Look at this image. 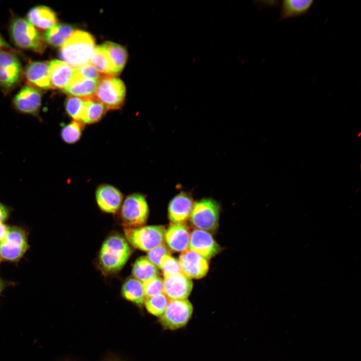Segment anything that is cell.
<instances>
[{"label":"cell","mask_w":361,"mask_h":361,"mask_svg":"<svg viewBox=\"0 0 361 361\" xmlns=\"http://www.w3.org/2000/svg\"><path fill=\"white\" fill-rule=\"evenodd\" d=\"M95 49L94 38L80 30L74 31L62 46L60 57L75 69L89 63Z\"/></svg>","instance_id":"obj_1"},{"label":"cell","mask_w":361,"mask_h":361,"mask_svg":"<svg viewBox=\"0 0 361 361\" xmlns=\"http://www.w3.org/2000/svg\"><path fill=\"white\" fill-rule=\"evenodd\" d=\"M131 253L125 238L117 234L111 235L101 246L99 256L100 265L105 272H117L124 266Z\"/></svg>","instance_id":"obj_2"},{"label":"cell","mask_w":361,"mask_h":361,"mask_svg":"<svg viewBox=\"0 0 361 361\" xmlns=\"http://www.w3.org/2000/svg\"><path fill=\"white\" fill-rule=\"evenodd\" d=\"M10 32L13 42L17 47L39 54L44 52L46 42L36 28L26 20L21 18L14 19Z\"/></svg>","instance_id":"obj_3"},{"label":"cell","mask_w":361,"mask_h":361,"mask_svg":"<svg viewBox=\"0 0 361 361\" xmlns=\"http://www.w3.org/2000/svg\"><path fill=\"white\" fill-rule=\"evenodd\" d=\"M165 227L161 225L125 228V239L135 248L148 252L164 244Z\"/></svg>","instance_id":"obj_4"},{"label":"cell","mask_w":361,"mask_h":361,"mask_svg":"<svg viewBox=\"0 0 361 361\" xmlns=\"http://www.w3.org/2000/svg\"><path fill=\"white\" fill-rule=\"evenodd\" d=\"M149 215V208L145 197L140 193L127 196L121 206L120 218L125 228L143 226Z\"/></svg>","instance_id":"obj_5"},{"label":"cell","mask_w":361,"mask_h":361,"mask_svg":"<svg viewBox=\"0 0 361 361\" xmlns=\"http://www.w3.org/2000/svg\"><path fill=\"white\" fill-rule=\"evenodd\" d=\"M221 207L211 198H204L194 203L190 220L197 229L210 232L218 227Z\"/></svg>","instance_id":"obj_6"},{"label":"cell","mask_w":361,"mask_h":361,"mask_svg":"<svg viewBox=\"0 0 361 361\" xmlns=\"http://www.w3.org/2000/svg\"><path fill=\"white\" fill-rule=\"evenodd\" d=\"M125 95L124 83L114 76L103 75L98 80L93 96L107 109L116 110L123 104Z\"/></svg>","instance_id":"obj_7"},{"label":"cell","mask_w":361,"mask_h":361,"mask_svg":"<svg viewBox=\"0 0 361 361\" xmlns=\"http://www.w3.org/2000/svg\"><path fill=\"white\" fill-rule=\"evenodd\" d=\"M193 313V306L188 299L169 300L159 320L164 328L175 330L185 326Z\"/></svg>","instance_id":"obj_8"},{"label":"cell","mask_w":361,"mask_h":361,"mask_svg":"<svg viewBox=\"0 0 361 361\" xmlns=\"http://www.w3.org/2000/svg\"><path fill=\"white\" fill-rule=\"evenodd\" d=\"M28 248V239L24 230L18 227H10L0 242V256L7 261L19 260Z\"/></svg>","instance_id":"obj_9"},{"label":"cell","mask_w":361,"mask_h":361,"mask_svg":"<svg viewBox=\"0 0 361 361\" xmlns=\"http://www.w3.org/2000/svg\"><path fill=\"white\" fill-rule=\"evenodd\" d=\"M22 77V69L18 58L12 52L0 51V87L9 91L16 87Z\"/></svg>","instance_id":"obj_10"},{"label":"cell","mask_w":361,"mask_h":361,"mask_svg":"<svg viewBox=\"0 0 361 361\" xmlns=\"http://www.w3.org/2000/svg\"><path fill=\"white\" fill-rule=\"evenodd\" d=\"M13 105L19 112L39 118L42 105L41 93L32 86H25L14 97Z\"/></svg>","instance_id":"obj_11"},{"label":"cell","mask_w":361,"mask_h":361,"mask_svg":"<svg viewBox=\"0 0 361 361\" xmlns=\"http://www.w3.org/2000/svg\"><path fill=\"white\" fill-rule=\"evenodd\" d=\"M163 293L169 300L186 299L190 296L193 283L182 272L165 276Z\"/></svg>","instance_id":"obj_12"},{"label":"cell","mask_w":361,"mask_h":361,"mask_svg":"<svg viewBox=\"0 0 361 361\" xmlns=\"http://www.w3.org/2000/svg\"><path fill=\"white\" fill-rule=\"evenodd\" d=\"M189 249L208 260L219 253L221 248L210 233L196 229L191 233Z\"/></svg>","instance_id":"obj_13"},{"label":"cell","mask_w":361,"mask_h":361,"mask_svg":"<svg viewBox=\"0 0 361 361\" xmlns=\"http://www.w3.org/2000/svg\"><path fill=\"white\" fill-rule=\"evenodd\" d=\"M178 262L182 272L190 279L202 278L209 270L208 260L189 249L181 253Z\"/></svg>","instance_id":"obj_14"},{"label":"cell","mask_w":361,"mask_h":361,"mask_svg":"<svg viewBox=\"0 0 361 361\" xmlns=\"http://www.w3.org/2000/svg\"><path fill=\"white\" fill-rule=\"evenodd\" d=\"M194 203L192 196L182 192L170 201L168 207V217L172 224H184L190 219Z\"/></svg>","instance_id":"obj_15"},{"label":"cell","mask_w":361,"mask_h":361,"mask_svg":"<svg viewBox=\"0 0 361 361\" xmlns=\"http://www.w3.org/2000/svg\"><path fill=\"white\" fill-rule=\"evenodd\" d=\"M95 198L100 209L107 213L117 212L123 202L122 193L114 186L109 184L99 185L96 190Z\"/></svg>","instance_id":"obj_16"},{"label":"cell","mask_w":361,"mask_h":361,"mask_svg":"<svg viewBox=\"0 0 361 361\" xmlns=\"http://www.w3.org/2000/svg\"><path fill=\"white\" fill-rule=\"evenodd\" d=\"M191 233L186 224H172L165 234V242L168 249L175 252H184L189 249Z\"/></svg>","instance_id":"obj_17"},{"label":"cell","mask_w":361,"mask_h":361,"mask_svg":"<svg viewBox=\"0 0 361 361\" xmlns=\"http://www.w3.org/2000/svg\"><path fill=\"white\" fill-rule=\"evenodd\" d=\"M24 74L30 86L46 90L52 88L49 64L47 62H31L26 67Z\"/></svg>","instance_id":"obj_18"},{"label":"cell","mask_w":361,"mask_h":361,"mask_svg":"<svg viewBox=\"0 0 361 361\" xmlns=\"http://www.w3.org/2000/svg\"><path fill=\"white\" fill-rule=\"evenodd\" d=\"M98 80L87 79L82 76L76 69L64 91L72 96L82 98L92 97L96 91Z\"/></svg>","instance_id":"obj_19"},{"label":"cell","mask_w":361,"mask_h":361,"mask_svg":"<svg viewBox=\"0 0 361 361\" xmlns=\"http://www.w3.org/2000/svg\"><path fill=\"white\" fill-rule=\"evenodd\" d=\"M49 68L52 88L63 89L69 83L75 69L67 63L58 60L51 61Z\"/></svg>","instance_id":"obj_20"},{"label":"cell","mask_w":361,"mask_h":361,"mask_svg":"<svg viewBox=\"0 0 361 361\" xmlns=\"http://www.w3.org/2000/svg\"><path fill=\"white\" fill-rule=\"evenodd\" d=\"M27 18L34 27L43 30L49 29L56 25L57 22L55 13L44 6L32 8L28 13Z\"/></svg>","instance_id":"obj_21"},{"label":"cell","mask_w":361,"mask_h":361,"mask_svg":"<svg viewBox=\"0 0 361 361\" xmlns=\"http://www.w3.org/2000/svg\"><path fill=\"white\" fill-rule=\"evenodd\" d=\"M312 0H284L281 5L279 21L306 14L313 4Z\"/></svg>","instance_id":"obj_22"},{"label":"cell","mask_w":361,"mask_h":361,"mask_svg":"<svg viewBox=\"0 0 361 361\" xmlns=\"http://www.w3.org/2000/svg\"><path fill=\"white\" fill-rule=\"evenodd\" d=\"M121 294L125 299L139 306L144 304L146 299L143 282L134 277L128 278L124 282Z\"/></svg>","instance_id":"obj_23"},{"label":"cell","mask_w":361,"mask_h":361,"mask_svg":"<svg viewBox=\"0 0 361 361\" xmlns=\"http://www.w3.org/2000/svg\"><path fill=\"white\" fill-rule=\"evenodd\" d=\"M106 110V108L93 96L85 98V107L80 122L84 125L96 123L102 118Z\"/></svg>","instance_id":"obj_24"},{"label":"cell","mask_w":361,"mask_h":361,"mask_svg":"<svg viewBox=\"0 0 361 361\" xmlns=\"http://www.w3.org/2000/svg\"><path fill=\"white\" fill-rule=\"evenodd\" d=\"M73 28L67 24H56L46 31L45 41L54 47H62L74 32Z\"/></svg>","instance_id":"obj_25"},{"label":"cell","mask_w":361,"mask_h":361,"mask_svg":"<svg viewBox=\"0 0 361 361\" xmlns=\"http://www.w3.org/2000/svg\"><path fill=\"white\" fill-rule=\"evenodd\" d=\"M89 63L103 75H116L111 60L102 45L95 47Z\"/></svg>","instance_id":"obj_26"},{"label":"cell","mask_w":361,"mask_h":361,"mask_svg":"<svg viewBox=\"0 0 361 361\" xmlns=\"http://www.w3.org/2000/svg\"><path fill=\"white\" fill-rule=\"evenodd\" d=\"M132 273L133 277L142 282L158 276V268L146 257H139L134 262Z\"/></svg>","instance_id":"obj_27"},{"label":"cell","mask_w":361,"mask_h":361,"mask_svg":"<svg viewBox=\"0 0 361 361\" xmlns=\"http://www.w3.org/2000/svg\"><path fill=\"white\" fill-rule=\"evenodd\" d=\"M107 52L114 66L116 75L123 69L127 59L125 49L121 46L110 42L102 45Z\"/></svg>","instance_id":"obj_28"},{"label":"cell","mask_w":361,"mask_h":361,"mask_svg":"<svg viewBox=\"0 0 361 361\" xmlns=\"http://www.w3.org/2000/svg\"><path fill=\"white\" fill-rule=\"evenodd\" d=\"M83 125L80 122L74 120L64 124L60 131L62 139L69 144L75 143L81 137Z\"/></svg>","instance_id":"obj_29"},{"label":"cell","mask_w":361,"mask_h":361,"mask_svg":"<svg viewBox=\"0 0 361 361\" xmlns=\"http://www.w3.org/2000/svg\"><path fill=\"white\" fill-rule=\"evenodd\" d=\"M169 299L163 293L146 298L144 305L151 314L160 317L164 312Z\"/></svg>","instance_id":"obj_30"},{"label":"cell","mask_w":361,"mask_h":361,"mask_svg":"<svg viewBox=\"0 0 361 361\" xmlns=\"http://www.w3.org/2000/svg\"><path fill=\"white\" fill-rule=\"evenodd\" d=\"M85 103V99L70 96L66 99L65 106L68 115L73 120L80 122Z\"/></svg>","instance_id":"obj_31"},{"label":"cell","mask_w":361,"mask_h":361,"mask_svg":"<svg viewBox=\"0 0 361 361\" xmlns=\"http://www.w3.org/2000/svg\"><path fill=\"white\" fill-rule=\"evenodd\" d=\"M159 269L162 271L163 276L182 272L178 260L170 255L162 257Z\"/></svg>","instance_id":"obj_32"},{"label":"cell","mask_w":361,"mask_h":361,"mask_svg":"<svg viewBox=\"0 0 361 361\" xmlns=\"http://www.w3.org/2000/svg\"><path fill=\"white\" fill-rule=\"evenodd\" d=\"M146 298L163 293V279L158 276L143 282Z\"/></svg>","instance_id":"obj_33"},{"label":"cell","mask_w":361,"mask_h":361,"mask_svg":"<svg viewBox=\"0 0 361 361\" xmlns=\"http://www.w3.org/2000/svg\"><path fill=\"white\" fill-rule=\"evenodd\" d=\"M170 250L165 244L159 246L147 252V258L159 269L161 260L164 256L170 255Z\"/></svg>","instance_id":"obj_34"},{"label":"cell","mask_w":361,"mask_h":361,"mask_svg":"<svg viewBox=\"0 0 361 361\" xmlns=\"http://www.w3.org/2000/svg\"><path fill=\"white\" fill-rule=\"evenodd\" d=\"M76 70L82 76L87 79L98 80L103 75L90 63H87Z\"/></svg>","instance_id":"obj_35"},{"label":"cell","mask_w":361,"mask_h":361,"mask_svg":"<svg viewBox=\"0 0 361 361\" xmlns=\"http://www.w3.org/2000/svg\"><path fill=\"white\" fill-rule=\"evenodd\" d=\"M10 209L6 205L0 202V224L3 223L9 218Z\"/></svg>","instance_id":"obj_36"},{"label":"cell","mask_w":361,"mask_h":361,"mask_svg":"<svg viewBox=\"0 0 361 361\" xmlns=\"http://www.w3.org/2000/svg\"><path fill=\"white\" fill-rule=\"evenodd\" d=\"M9 228V227L4 223L0 224V242L6 236Z\"/></svg>","instance_id":"obj_37"},{"label":"cell","mask_w":361,"mask_h":361,"mask_svg":"<svg viewBox=\"0 0 361 361\" xmlns=\"http://www.w3.org/2000/svg\"><path fill=\"white\" fill-rule=\"evenodd\" d=\"M5 49L7 50L12 49L11 47L5 41L0 34V51L4 50Z\"/></svg>","instance_id":"obj_38"},{"label":"cell","mask_w":361,"mask_h":361,"mask_svg":"<svg viewBox=\"0 0 361 361\" xmlns=\"http://www.w3.org/2000/svg\"><path fill=\"white\" fill-rule=\"evenodd\" d=\"M3 284L2 282L0 280V293L3 289Z\"/></svg>","instance_id":"obj_39"}]
</instances>
